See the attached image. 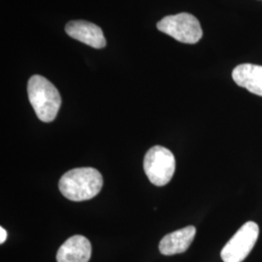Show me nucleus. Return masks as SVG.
Instances as JSON below:
<instances>
[{
  "mask_svg": "<svg viewBox=\"0 0 262 262\" xmlns=\"http://www.w3.org/2000/svg\"><path fill=\"white\" fill-rule=\"evenodd\" d=\"M91 256V242L84 236L74 235L60 246L56 253V261L89 262Z\"/></svg>",
  "mask_w": 262,
  "mask_h": 262,
  "instance_id": "nucleus-7",
  "label": "nucleus"
},
{
  "mask_svg": "<svg viewBox=\"0 0 262 262\" xmlns=\"http://www.w3.org/2000/svg\"><path fill=\"white\" fill-rule=\"evenodd\" d=\"M232 78L239 86L262 96V66L244 63L235 67Z\"/></svg>",
  "mask_w": 262,
  "mask_h": 262,
  "instance_id": "nucleus-9",
  "label": "nucleus"
},
{
  "mask_svg": "<svg viewBox=\"0 0 262 262\" xmlns=\"http://www.w3.org/2000/svg\"><path fill=\"white\" fill-rule=\"evenodd\" d=\"M66 33L88 46L102 49L106 46L103 31L98 26L85 20H71L66 27Z\"/></svg>",
  "mask_w": 262,
  "mask_h": 262,
  "instance_id": "nucleus-6",
  "label": "nucleus"
},
{
  "mask_svg": "<svg viewBox=\"0 0 262 262\" xmlns=\"http://www.w3.org/2000/svg\"><path fill=\"white\" fill-rule=\"evenodd\" d=\"M176 169V160L171 150L155 146L147 151L144 159V171L150 183L157 187L167 185Z\"/></svg>",
  "mask_w": 262,
  "mask_h": 262,
  "instance_id": "nucleus-3",
  "label": "nucleus"
},
{
  "mask_svg": "<svg viewBox=\"0 0 262 262\" xmlns=\"http://www.w3.org/2000/svg\"><path fill=\"white\" fill-rule=\"evenodd\" d=\"M195 234L196 228L192 225H189L165 235L159 243V251L163 255L185 253L190 247Z\"/></svg>",
  "mask_w": 262,
  "mask_h": 262,
  "instance_id": "nucleus-8",
  "label": "nucleus"
},
{
  "mask_svg": "<svg viewBox=\"0 0 262 262\" xmlns=\"http://www.w3.org/2000/svg\"><path fill=\"white\" fill-rule=\"evenodd\" d=\"M259 227L254 222H248L233 235L222 250L224 262H242L251 253L257 241Z\"/></svg>",
  "mask_w": 262,
  "mask_h": 262,
  "instance_id": "nucleus-5",
  "label": "nucleus"
},
{
  "mask_svg": "<svg viewBox=\"0 0 262 262\" xmlns=\"http://www.w3.org/2000/svg\"><path fill=\"white\" fill-rule=\"evenodd\" d=\"M103 187L100 172L92 167L75 168L66 172L58 183L62 195L75 202L96 196Z\"/></svg>",
  "mask_w": 262,
  "mask_h": 262,
  "instance_id": "nucleus-1",
  "label": "nucleus"
},
{
  "mask_svg": "<svg viewBox=\"0 0 262 262\" xmlns=\"http://www.w3.org/2000/svg\"><path fill=\"white\" fill-rule=\"evenodd\" d=\"M28 94L38 119L44 122H53L61 105V97L56 86L43 76H32L28 81Z\"/></svg>",
  "mask_w": 262,
  "mask_h": 262,
  "instance_id": "nucleus-2",
  "label": "nucleus"
},
{
  "mask_svg": "<svg viewBox=\"0 0 262 262\" xmlns=\"http://www.w3.org/2000/svg\"><path fill=\"white\" fill-rule=\"evenodd\" d=\"M157 27L159 31L186 44H195L203 35L199 20L187 13L167 16L159 20Z\"/></svg>",
  "mask_w": 262,
  "mask_h": 262,
  "instance_id": "nucleus-4",
  "label": "nucleus"
},
{
  "mask_svg": "<svg viewBox=\"0 0 262 262\" xmlns=\"http://www.w3.org/2000/svg\"><path fill=\"white\" fill-rule=\"evenodd\" d=\"M6 239H7V231L3 227H0V243H4Z\"/></svg>",
  "mask_w": 262,
  "mask_h": 262,
  "instance_id": "nucleus-10",
  "label": "nucleus"
}]
</instances>
